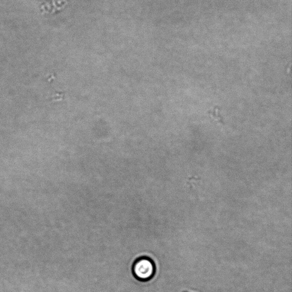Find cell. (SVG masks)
<instances>
[{
  "label": "cell",
  "instance_id": "cell-1",
  "mask_svg": "<svg viewBox=\"0 0 292 292\" xmlns=\"http://www.w3.org/2000/svg\"><path fill=\"white\" fill-rule=\"evenodd\" d=\"M133 273L135 277L139 281H148L155 275V263L151 259L148 258H139L134 263Z\"/></svg>",
  "mask_w": 292,
  "mask_h": 292
}]
</instances>
